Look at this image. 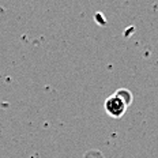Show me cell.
I'll return each mask as SVG.
<instances>
[{
    "instance_id": "6da1fadb",
    "label": "cell",
    "mask_w": 158,
    "mask_h": 158,
    "mask_svg": "<svg viewBox=\"0 0 158 158\" xmlns=\"http://www.w3.org/2000/svg\"><path fill=\"white\" fill-rule=\"evenodd\" d=\"M126 90H118L117 93L109 95L105 100V112L113 118H120L126 113L130 102L126 100Z\"/></svg>"
}]
</instances>
